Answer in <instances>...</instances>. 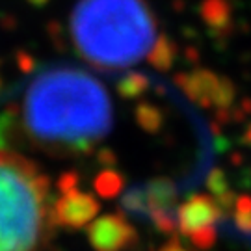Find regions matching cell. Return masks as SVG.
<instances>
[{"label":"cell","instance_id":"5bb4252c","mask_svg":"<svg viewBox=\"0 0 251 251\" xmlns=\"http://www.w3.org/2000/svg\"><path fill=\"white\" fill-rule=\"evenodd\" d=\"M206 188L214 196V199H220V198H224V196H227V194H231V190H229V180H227L224 171L218 170V168L210 171V175H208V179H206Z\"/></svg>","mask_w":251,"mask_h":251},{"label":"cell","instance_id":"277c9868","mask_svg":"<svg viewBox=\"0 0 251 251\" xmlns=\"http://www.w3.org/2000/svg\"><path fill=\"white\" fill-rule=\"evenodd\" d=\"M76 180L73 175H65L60 180V192L62 196L56 201V224L58 227L67 229H80L82 225L91 222L95 214L99 212V203L91 194L80 192L75 188Z\"/></svg>","mask_w":251,"mask_h":251},{"label":"cell","instance_id":"9a60e30c","mask_svg":"<svg viewBox=\"0 0 251 251\" xmlns=\"http://www.w3.org/2000/svg\"><path fill=\"white\" fill-rule=\"evenodd\" d=\"M216 238H218V231H216L214 225H210V227H203V229H198V231H194V233L188 234L190 242L194 244V246L201 251L210 250V248L216 244Z\"/></svg>","mask_w":251,"mask_h":251},{"label":"cell","instance_id":"ba28073f","mask_svg":"<svg viewBox=\"0 0 251 251\" xmlns=\"http://www.w3.org/2000/svg\"><path fill=\"white\" fill-rule=\"evenodd\" d=\"M222 220H224L222 206L216 203V199L203 196V194L190 196L177 210V225L184 236L203 227L216 225Z\"/></svg>","mask_w":251,"mask_h":251},{"label":"cell","instance_id":"7a4b0ae2","mask_svg":"<svg viewBox=\"0 0 251 251\" xmlns=\"http://www.w3.org/2000/svg\"><path fill=\"white\" fill-rule=\"evenodd\" d=\"M71 36L76 52L100 71L142 62L156 43V21L144 0H78Z\"/></svg>","mask_w":251,"mask_h":251},{"label":"cell","instance_id":"6da1fadb","mask_svg":"<svg viewBox=\"0 0 251 251\" xmlns=\"http://www.w3.org/2000/svg\"><path fill=\"white\" fill-rule=\"evenodd\" d=\"M106 88L90 73L60 65L36 76L23 100L21 126L28 142L54 154L91 151L112 130Z\"/></svg>","mask_w":251,"mask_h":251},{"label":"cell","instance_id":"7c38bea8","mask_svg":"<svg viewBox=\"0 0 251 251\" xmlns=\"http://www.w3.org/2000/svg\"><path fill=\"white\" fill-rule=\"evenodd\" d=\"M147 88H149V80L145 78L142 73H130V75H126V76L121 78L119 86H117L119 93L125 99H136V97H140Z\"/></svg>","mask_w":251,"mask_h":251},{"label":"cell","instance_id":"4fadbf2b","mask_svg":"<svg viewBox=\"0 0 251 251\" xmlns=\"http://www.w3.org/2000/svg\"><path fill=\"white\" fill-rule=\"evenodd\" d=\"M95 188L102 198H116L123 188V177L116 171H104L95 180Z\"/></svg>","mask_w":251,"mask_h":251},{"label":"cell","instance_id":"3957f363","mask_svg":"<svg viewBox=\"0 0 251 251\" xmlns=\"http://www.w3.org/2000/svg\"><path fill=\"white\" fill-rule=\"evenodd\" d=\"M50 180L25 154L0 149V251H43L56 224Z\"/></svg>","mask_w":251,"mask_h":251},{"label":"cell","instance_id":"8fae6325","mask_svg":"<svg viewBox=\"0 0 251 251\" xmlns=\"http://www.w3.org/2000/svg\"><path fill=\"white\" fill-rule=\"evenodd\" d=\"M173 60H175V47H173V43H171L168 37L156 39V43H154L151 54H149V62H151L156 69L166 71V69L171 67Z\"/></svg>","mask_w":251,"mask_h":251},{"label":"cell","instance_id":"30bf717a","mask_svg":"<svg viewBox=\"0 0 251 251\" xmlns=\"http://www.w3.org/2000/svg\"><path fill=\"white\" fill-rule=\"evenodd\" d=\"M234 229L225 227V233L240 238V236H250L251 234V198L250 196H240L234 203Z\"/></svg>","mask_w":251,"mask_h":251},{"label":"cell","instance_id":"ac0fdd59","mask_svg":"<svg viewBox=\"0 0 251 251\" xmlns=\"http://www.w3.org/2000/svg\"><path fill=\"white\" fill-rule=\"evenodd\" d=\"M240 240H246V242L251 246V234H250V236H240Z\"/></svg>","mask_w":251,"mask_h":251},{"label":"cell","instance_id":"5b68a950","mask_svg":"<svg viewBox=\"0 0 251 251\" xmlns=\"http://www.w3.org/2000/svg\"><path fill=\"white\" fill-rule=\"evenodd\" d=\"M179 84L190 95V99L196 100L201 106L225 110L231 106L234 100L233 84L225 76H220V75L205 71V69L179 76Z\"/></svg>","mask_w":251,"mask_h":251},{"label":"cell","instance_id":"e0dca14e","mask_svg":"<svg viewBox=\"0 0 251 251\" xmlns=\"http://www.w3.org/2000/svg\"><path fill=\"white\" fill-rule=\"evenodd\" d=\"M158 251H188V250H184V248L180 246L179 240H177L175 236H171L170 240L164 244V246H162V248Z\"/></svg>","mask_w":251,"mask_h":251},{"label":"cell","instance_id":"2e32d148","mask_svg":"<svg viewBox=\"0 0 251 251\" xmlns=\"http://www.w3.org/2000/svg\"><path fill=\"white\" fill-rule=\"evenodd\" d=\"M138 119L145 130H156L160 126V112L152 106H144L138 110Z\"/></svg>","mask_w":251,"mask_h":251},{"label":"cell","instance_id":"9c48e42d","mask_svg":"<svg viewBox=\"0 0 251 251\" xmlns=\"http://www.w3.org/2000/svg\"><path fill=\"white\" fill-rule=\"evenodd\" d=\"M121 210L136 222L142 224L149 222V201H147L145 184H136L130 190H126L121 198Z\"/></svg>","mask_w":251,"mask_h":251},{"label":"cell","instance_id":"8992f818","mask_svg":"<svg viewBox=\"0 0 251 251\" xmlns=\"http://www.w3.org/2000/svg\"><path fill=\"white\" fill-rule=\"evenodd\" d=\"M147 201H149V222L156 231L164 234H175L177 231V199L179 192L171 179L156 177L145 182Z\"/></svg>","mask_w":251,"mask_h":251},{"label":"cell","instance_id":"52a82bcc","mask_svg":"<svg viewBox=\"0 0 251 251\" xmlns=\"http://www.w3.org/2000/svg\"><path fill=\"white\" fill-rule=\"evenodd\" d=\"M88 238L95 251H125L136 242V231L123 214H106L88 227Z\"/></svg>","mask_w":251,"mask_h":251}]
</instances>
